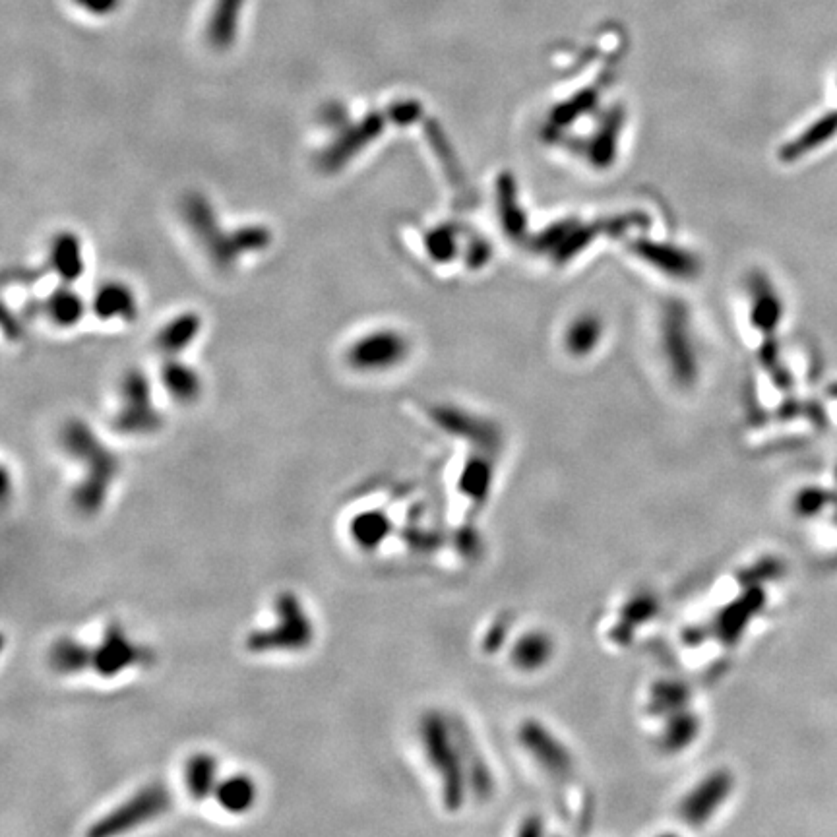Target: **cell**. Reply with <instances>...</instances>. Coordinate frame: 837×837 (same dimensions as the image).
<instances>
[{"instance_id": "44dd1931", "label": "cell", "mask_w": 837, "mask_h": 837, "mask_svg": "<svg viewBox=\"0 0 837 837\" xmlns=\"http://www.w3.org/2000/svg\"><path fill=\"white\" fill-rule=\"evenodd\" d=\"M553 653H555L553 640L545 632L531 630L514 644L512 665L522 673H533V671L543 669V665H547Z\"/></svg>"}, {"instance_id": "d6986e66", "label": "cell", "mask_w": 837, "mask_h": 837, "mask_svg": "<svg viewBox=\"0 0 837 837\" xmlns=\"http://www.w3.org/2000/svg\"><path fill=\"white\" fill-rule=\"evenodd\" d=\"M217 805L221 810L241 816L252 810V806L258 799V787L256 781L247 774H233L219 779L216 793Z\"/></svg>"}, {"instance_id": "e0dca14e", "label": "cell", "mask_w": 837, "mask_h": 837, "mask_svg": "<svg viewBox=\"0 0 837 837\" xmlns=\"http://www.w3.org/2000/svg\"><path fill=\"white\" fill-rule=\"evenodd\" d=\"M202 332V318L196 312H183L169 320L155 336V347L165 357H177Z\"/></svg>"}, {"instance_id": "ffe728a7", "label": "cell", "mask_w": 837, "mask_h": 837, "mask_svg": "<svg viewBox=\"0 0 837 837\" xmlns=\"http://www.w3.org/2000/svg\"><path fill=\"white\" fill-rule=\"evenodd\" d=\"M41 310L59 328H72L84 318L86 303L68 283H62L61 287L47 295Z\"/></svg>"}, {"instance_id": "7c38bea8", "label": "cell", "mask_w": 837, "mask_h": 837, "mask_svg": "<svg viewBox=\"0 0 837 837\" xmlns=\"http://www.w3.org/2000/svg\"><path fill=\"white\" fill-rule=\"evenodd\" d=\"M92 310L101 320L130 322L138 316V299L126 283L107 281L95 291Z\"/></svg>"}, {"instance_id": "7a4b0ae2", "label": "cell", "mask_w": 837, "mask_h": 837, "mask_svg": "<svg viewBox=\"0 0 837 837\" xmlns=\"http://www.w3.org/2000/svg\"><path fill=\"white\" fill-rule=\"evenodd\" d=\"M61 446L68 458L84 467L80 481L70 491V504L76 514L93 518L109 500L121 473V460L82 419H70L64 423Z\"/></svg>"}, {"instance_id": "3957f363", "label": "cell", "mask_w": 837, "mask_h": 837, "mask_svg": "<svg viewBox=\"0 0 837 837\" xmlns=\"http://www.w3.org/2000/svg\"><path fill=\"white\" fill-rule=\"evenodd\" d=\"M183 214L192 233L204 245L217 268H231L239 256L264 250L272 243V233L264 225H245L235 231H223L212 204L202 194H188Z\"/></svg>"}, {"instance_id": "9a60e30c", "label": "cell", "mask_w": 837, "mask_h": 837, "mask_svg": "<svg viewBox=\"0 0 837 837\" xmlns=\"http://www.w3.org/2000/svg\"><path fill=\"white\" fill-rule=\"evenodd\" d=\"M49 268L61 278L62 283L72 285L84 274V250L82 241L72 231H61L49 248Z\"/></svg>"}, {"instance_id": "ba28073f", "label": "cell", "mask_w": 837, "mask_h": 837, "mask_svg": "<svg viewBox=\"0 0 837 837\" xmlns=\"http://www.w3.org/2000/svg\"><path fill=\"white\" fill-rule=\"evenodd\" d=\"M733 787H735V779L729 770L719 768L704 775L686 791V795L679 801L677 810H679L682 824H688L694 830H700L712 824L713 818L729 803V797L733 795Z\"/></svg>"}, {"instance_id": "2e32d148", "label": "cell", "mask_w": 837, "mask_h": 837, "mask_svg": "<svg viewBox=\"0 0 837 837\" xmlns=\"http://www.w3.org/2000/svg\"><path fill=\"white\" fill-rule=\"evenodd\" d=\"M392 520L382 510H365L349 520V537L365 553L378 551L392 533Z\"/></svg>"}, {"instance_id": "9c48e42d", "label": "cell", "mask_w": 837, "mask_h": 837, "mask_svg": "<svg viewBox=\"0 0 837 837\" xmlns=\"http://www.w3.org/2000/svg\"><path fill=\"white\" fill-rule=\"evenodd\" d=\"M518 741L522 744L526 756L537 766L539 772L551 777V779H568L576 774V762L572 752L566 748V744L558 739L555 733L547 725H541L539 721L526 719L520 725Z\"/></svg>"}, {"instance_id": "4fadbf2b", "label": "cell", "mask_w": 837, "mask_h": 837, "mask_svg": "<svg viewBox=\"0 0 837 837\" xmlns=\"http://www.w3.org/2000/svg\"><path fill=\"white\" fill-rule=\"evenodd\" d=\"M219 779V762L212 752L200 750L186 758L183 781L188 795L194 801H206L214 797Z\"/></svg>"}, {"instance_id": "5b68a950", "label": "cell", "mask_w": 837, "mask_h": 837, "mask_svg": "<svg viewBox=\"0 0 837 837\" xmlns=\"http://www.w3.org/2000/svg\"><path fill=\"white\" fill-rule=\"evenodd\" d=\"M171 805L173 797L163 783H148L134 791L128 799H124L121 805L101 816L88 830V834L93 837H105L132 832L163 816Z\"/></svg>"}, {"instance_id": "277c9868", "label": "cell", "mask_w": 837, "mask_h": 837, "mask_svg": "<svg viewBox=\"0 0 837 837\" xmlns=\"http://www.w3.org/2000/svg\"><path fill=\"white\" fill-rule=\"evenodd\" d=\"M314 638V620L301 597L293 591H281L274 599V624L250 630L245 648L254 655L299 653L309 650Z\"/></svg>"}, {"instance_id": "5bb4252c", "label": "cell", "mask_w": 837, "mask_h": 837, "mask_svg": "<svg viewBox=\"0 0 837 837\" xmlns=\"http://www.w3.org/2000/svg\"><path fill=\"white\" fill-rule=\"evenodd\" d=\"M92 657L93 646L76 640L74 636L57 638L47 653L51 671L62 677H74L92 671Z\"/></svg>"}, {"instance_id": "8992f818", "label": "cell", "mask_w": 837, "mask_h": 837, "mask_svg": "<svg viewBox=\"0 0 837 837\" xmlns=\"http://www.w3.org/2000/svg\"><path fill=\"white\" fill-rule=\"evenodd\" d=\"M113 427L124 436H148L163 427V415L154 405L152 384L144 371L132 369L124 374Z\"/></svg>"}, {"instance_id": "ac0fdd59", "label": "cell", "mask_w": 837, "mask_h": 837, "mask_svg": "<svg viewBox=\"0 0 837 837\" xmlns=\"http://www.w3.org/2000/svg\"><path fill=\"white\" fill-rule=\"evenodd\" d=\"M161 382L175 402L194 403L202 396V376L177 357H167L161 367Z\"/></svg>"}, {"instance_id": "52a82bcc", "label": "cell", "mask_w": 837, "mask_h": 837, "mask_svg": "<svg viewBox=\"0 0 837 837\" xmlns=\"http://www.w3.org/2000/svg\"><path fill=\"white\" fill-rule=\"evenodd\" d=\"M154 663V651L132 640L121 622H109L93 646L92 671L101 679H117L130 669Z\"/></svg>"}, {"instance_id": "7402d4cb", "label": "cell", "mask_w": 837, "mask_h": 837, "mask_svg": "<svg viewBox=\"0 0 837 837\" xmlns=\"http://www.w3.org/2000/svg\"><path fill=\"white\" fill-rule=\"evenodd\" d=\"M237 18H239V0H225L210 24V39L216 47H227L237 30Z\"/></svg>"}, {"instance_id": "6da1fadb", "label": "cell", "mask_w": 837, "mask_h": 837, "mask_svg": "<svg viewBox=\"0 0 837 837\" xmlns=\"http://www.w3.org/2000/svg\"><path fill=\"white\" fill-rule=\"evenodd\" d=\"M419 741L448 812H458L469 795H493V775L460 723L440 710H429L419 721Z\"/></svg>"}, {"instance_id": "8fae6325", "label": "cell", "mask_w": 837, "mask_h": 837, "mask_svg": "<svg viewBox=\"0 0 837 837\" xmlns=\"http://www.w3.org/2000/svg\"><path fill=\"white\" fill-rule=\"evenodd\" d=\"M407 353V343L398 332L378 330L355 341L347 349V363L355 371H384L398 365Z\"/></svg>"}, {"instance_id": "30bf717a", "label": "cell", "mask_w": 837, "mask_h": 837, "mask_svg": "<svg viewBox=\"0 0 837 837\" xmlns=\"http://www.w3.org/2000/svg\"><path fill=\"white\" fill-rule=\"evenodd\" d=\"M386 119L380 113H369L357 123H347L336 130V138L318 155L324 173H338L382 134Z\"/></svg>"}]
</instances>
